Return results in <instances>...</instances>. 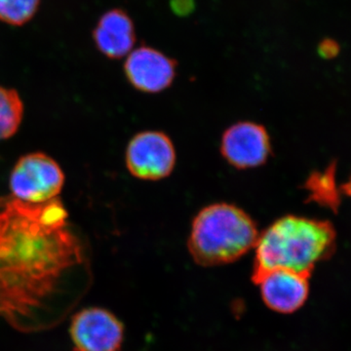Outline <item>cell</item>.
<instances>
[{"label":"cell","mask_w":351,"mask_h":351,"mask_svg":"<svg viewBox=\"0 0 351 351\" xmlns=\"http://www.w3.org/2000/svg\"><path fill=\"white\" fill-rule=\"evenodd\" d=\"M84 255L59 198L27 203L0 197V313L27 316L56 292Z\"/></svg>","instance_id":"obj_1"},{"label":"cell","mask_w":351,"mask_h":351,"mask_svg":"<svg viewBox=\"0 0 351 351\" xmlns=\"http://www.w3.org/2000/svg\"><path fill=\"white\" fill-rule=\"evenodd\" d=\"M335 246L336 232L330 221L282 217L258 235L252 280L272 269L311 276L316 263L329 258Z\"/></svg>","instance_id":"obj_2"},{"label":"cell","mask_w":351,"mask_h":351,"mask_svg":"<svg viewBox=\"0 0 351 351\" xmlns=\"http://www.w3.org/2000/svg\"><path fill=\"white\" fill-rule=\"evenodd\" d=\"M258 232L244 210L228 203L203 208L191 225L188 247L191 257L202 267L235 262L255 248Z\"/></svg>","instance_id":"obj_3"},{"label":"cell","mask_w":351,"mask_h":351,"mask_svg":"<svg viewBox=\"0 0 351 351\" xmlns=\"http://www.w3.org/2000/svg\"><path fill=\"white\" fill-rule=\"evenodd\" d=\"M64 174L59 164L41 152L21 157L10 175L12 196L27 203H44L57 198Z\"/></svg>","instance_id":"obj_4"},{"label":"cell","mask_w":351,"mask_h":351,"mask_svg":"<svg viewBox=\"0 0 351 351\" xmlns=\"http://www.w3.org/2000/svg\"><path fill=\"white\" fill-rule=\"evenodd\" d=\"M125 160L127 169L134 177L158 181L174 170V145L162 132H142L134 136L127 145Z\"/></svg>","instance_id":"obj_5"},{"label":"cell","mask_w":351,"mask_h":351,"mask_svg":"<svg viewBox=\"0 0 351 351\" xmlns=\"http://www.w3.org/2000/svg\"><path fill=\"white\" fill-rule=\"evenodd\" d=\"M69 332L77 351H120L123 343L121 321L101 307H87L76 313Z\"/></svg>","instance_id":"obj_6"},{"label":"cell","mask_w":351,"mask_h":351,"mask_svg":"<svg viewBox=\"0 0 351 351\" xmlns=\"http://www.w3.org/2000/svg\"><path fill=\"white\" fill-rule=\"evenodd\" d=\"M221 152L228 163L237 169L258 167L271 154L269 133L255 122L233 124L221 137Z\"/></svg>","instance_id":"obj_7"},{"label":"cell","mask_w":351,"mask_h":351,"mask_svg":"<svg viewBox=\"0 0 351 351\" xmlns=\"http://www.w3.org/2000/svg\"><path fill=\"white\" fill-rule=\"evenodd\" d=\"M177 63L160 51L142 46L131 51L124 64L127 80L144 93L156 94L167 89L176 77Z\"/></svg>","instance_id":"obj_8"},{"label":"cell","mask_w":351,"mask_h":351,"mask_svg":"<svg viewBox=\"0 0 351 351\" xmlns=\"http://www.w3.org/2000/svg\"><path fill=\"white\" fill-rule=\"evenodd\" d=\"M309 274L289 269H272L257 280L265 304L279 313H292L304 306L308 295Z\"/></svg>","instance_id":"obj_9"},{"label":"cell","mask_w":351,"mask_h":351,"mask_svg":"<svg viewBox=\"0 0 351 351\" xmlns=\"http://www.w3.org/2000/svg\"><path fill=\"white\" fill-rule=\"evenodd\" d=\"M93 39L98 50L110 59L128 56L136 43L133 21L122 9L108 10L97 23Z\"/></svg>","instance_id":"obj_10"},{"label":"cell","mask_w":351,"mask_h":351,"mask_svg":"<svg viewBox=\"0 0 351 351\" xmlns=\"http://www.w3.org/2000/svg\"><path fill=\"white\" fill-rule=\"evenodd\" d=\"M304 188L308 191L309 200L332 211L338 210L341 197L336 184V165L331 164L324 171L314 172L306 180Z\"/></svg>","instance_id":"obj_11"},{"label":"cell","mask_w":351,"mask_h":351,"mask_svg":"<svg viewBox=\"0 0 351 351\" xmlns=\"http://www.w3.org/2000/svg\"><path fill=\"white\" fill-rule=\"evenodd\" d=\"M24 114V105L18 92L0 86V141L15 135Z\"/></svg>","instance_id":"obj_12"},{"label":"cell","mask_w":351,"mask_h":351,"mask_svg":"<svg viewBox=\"0 0 351 351\" xmlns=\"http://www.w3.org/2000/svg\"><path fill=\"white\" fill-rule=\"evenodd\" d=\"M40 0H0V22L20 27L38 12Z\"/></svg>","instance_id":"obj_13"},{"label":"cell","mask_w":351,"mask_h":351,"mask_svg":"<svg viewBox=\"0 0 351 351\" xmlns=\"http://www.w3.org/2000/svg\"><path fill=\"white\" fill-rule=\"evenodd\" d=\"M171 9L179 17L191 15L195 9V0H171Z\"/></svg>","instance_id":"obj_14"},{"label":"cell","mask_w":351,"mask_h":351,"mask_svg":"<svg viewBox=\"0 0 351 351\" xmlns=\"http://www.w3.org/2000/svg\"><path fill=\"white\" fill-rule=\"evenodd\" d=\"M339 51V44L332 39H325L320 43L319 48H318L320 56L325 59H331V58L337 56Z\"/></svg>","instance_id":"obj_15"},{"label":"cell","mask_w":351,"mask_h":351,"mask_svg":"<svg viewBox=\"0 0 351 351\" xmlns=\"http://www.w3.org/2000/svg\"><path fill=\"white\" fill-rule=\"evenodd\" d=\"M341 189L345 195L350 196L351 197V175L348 181L345 182V184L341 186Z\"/></svg>","instance_id":"obj_16"}]
</instances>
